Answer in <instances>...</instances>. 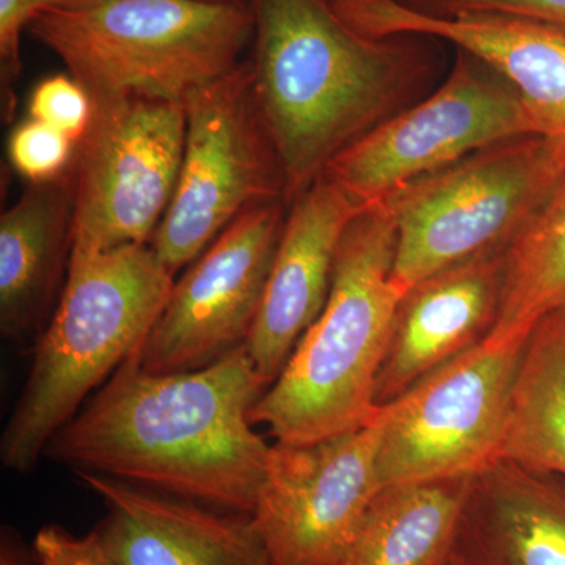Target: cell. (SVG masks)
I'll return each mask as SVG.
<instances>
[{"instance_id":"cell-26","label":"cell","mask_w":565,"mask_h":565,"mask_svg":"<svg viewBox=\"0 0 565 565\" xmlns=\"http://www.w3.org/2000/svg\"><path fill=\"white\" fill-rule=\"evenodd\" d=\"M462 14H503L539 22L565 39V0H452Z\"/></svg>"},{"instance_id":"cell-10","label":"cell","mask_w":565,"mask_h":565,"mask_svg":"<svg viewBox=\"0 0 565 565\" xmlns=\"http://www.w3.org/2000/svg\"><path fill=\"white\" fill-rule=\"evenodd\" d=\"M526 341H481L385 405L381 487L473 478L500 455Z\"/></svg>"},{"instance_id":"cell-14","label":"cell","mask_w":565,"mask_h":565,"mask_svg":"<svg viewBox=\"0 0 565 565\" xmlns=\"http://www.w3.org/2000/svg\"><path fill=\"white\" fill-rule=\"evenodd\" d=\"M364 207L326 174L289 204L262 308L245 344L267 388L326 307L338 247Z\"/></svg>"},{"instance_id":"cell-18","label":"cell","mask_w":565,"mask_h":565,"mask_svg":"<svg viewBox=\"0 0 565 565\" xmlns=\"http://www.w3.org/2000/svg\"><path fill=\"white\" fill-rule=\"evenodd\" d=\"M73 255V191L68 173L29 182L0 217V330L35 345L61 300Z\"/></svg>"},{"instance_id":"cell-27","label":"cell","mask_w":565,"mask_h":565,"mask_svg":"<svg viewBox=\"0 0 565 565\" xmlns=\"http://www.w3.org/2000/svg\"><path fill=\"white\" fill-rule=\"evenodd\" d=\"M0 565H29L20 542L7 531H3L0 542Z\"/></svg>"},{"instance_id":"cell-30","label":"cell","mask_w":565,"mask_h":565,"mask_svg":"<svg viewBox=\"0 0 565 565\" xmlns=\"http://www.w3.org/2000/svg\"><path fill=\"white\" fill-rule=\"evenodd\" d=\"M445 565H459V564H457L456 561L452 559V557H451V559H449L448 563H446Z\"/></svg>"},{"instance_id":"cell-9","label":"cell","mask_w":565,"mask_h":565,"mask_svg":"<svg viewBox=\"0 0 565 565\" xmlns=\"http://www.w3.org/2000/svg\"><path fill=\"white\" fill-rule=\"evenodd\" d=\"M526 134H537V125L514 85L456 47L440 88L345 148L323 174L373 206L475 151Z\"/></svg>"},{"instance_id":"cell-24","label":"cell","mask_w":565,"mask_h":565,"mask_svg":"<svg viewBox=\"0 0 565 565\" xmlns=\"http://www.w3.org/2000/svg\"><path fill=\"white\" fill-rule=\"evenodd\" d=\"M46 9L44 0H0V81L2 111L11 120L17 109L14 84L21 76V35L33 18Z\"/></svg>"},{"instance_id":"cell-11","label":"cell","mask_w":565,"mask_h":565,"mask_svg":"<svg viewBox=\"0 0 565 565\" xmlns=\"http://www.w3.org/2000/svg\"><path fill=\"white\" fill-rule=\"evenodd\" d=\"M384 408L360 429L308 445L270 446L255 511L269 565H341L379 481Z\"/></svg>"},{"instance_id":"cell-16","label":"cell","mask_w":565,"mask_h":565,"mask_svg":"<svg viewBox=\"0 0 565 565\" xmlns=\"http://www.w3.org/2000/svg\"><path fill=\"white\" fill-rule=\"evenodd\" d=\"M76 475L106 505L95 531L117 565H269L250 514Z\"/></svg>"},{"instance_id":"cell-29","label":"cell","mask_w":565,"mask_h":565,"mask_svg":"<svg viewBox=\"0 0 565 565\" xmlns=\"http://www.w3.org/2000/svg\"><path fill=\"white\" fill-rule=\"evenodd\" d=\"M555 313H557V318H559L561 329H563L564 341H565V308H563V310L555 311Z\"/></svg>"},{"instance_id":"cell-13","label":"cell","mask_w":565,"mask_h":565,"mask_svg":"<svg viewBox=\"0 0 565 565\" xmlns=\"http://www.w3.org/2000/svg\"><path fill=\"white\" fill-rule=\"evenodd\" d=\"M353 31L371 39L424 35L481 58L522 95L565 174V39L539 22L503 14L434 18L396 0H332Z\"/></svg>"},{"instance_id":"cell-20","label":"cell","mask_w":565,"mask_h":565,"mask_svg":"<svg viewBox=\"0 0 565 565\" xmlns=\"http://www.w3.org/2000/svg\"><path fill=\"white\" fill-rule=\"evenodd\" d=\"M498 459L565 479V341L557 313L527 338Z\"/></svg>"},{"instance_id":"cell-8","label":"cell","mask_w":565,"mask_h":565,"mask_svg":"<svg viewBox=\"0 0 565 565\" xmlns=\"http://www.w3.org/2000/svg\"><path fill=\"white\" fill-rule=\"evenodd\" d=\"M184 107L180 177L151 241L173 277L243 212L285 203L280 166L253 99L250 63L192 93Z\"/></svg>"},{"instance_id":"cell-15","label":"cell","mask_w":565,"mask_h":565,"mask_svg":"<svg viewBox=\"0 0 565 565\" xmlns=\"http://www.w3.org/2000/svg\"><path fill=\"white\" fill-rule=\"evenodd\" d=\"M504 270L505 247H498L446 267L404 294L375 384L377 407L489 337L500 313Z\"/></svg>"},{"instance_id":"cell-19","label":"cell","mask_w":565,"mask_h":565,"mask_svg":"<svg viewBox=\"0 0 565 565\" xmlns=\"http://www.w3.org/2000/svg\"><path fill=\"white\" fill-rule=\"evenodd\" d=\"M470 484L448 478L382 487L341 565H445Z\"/></svg>"},{"instance_id":"cell-7","label":"cell","mask_w":565,"mask_h":565,"mask_svg":"<svg viewBox=\"0 0 565 565\" xmlns=\"http://www.w3.org/2000/svg\"><path fill=\"white\" fill-rule=\"evenodd\" d=\"M93 103L68 170L73 255L151 245L180 177L184 104L137 95Z\"/></svg>"},{"instance_id":"cell-28","label":"cell","mask_w":565,"mask_h":565,"mask_svg":"<svg viewBox=\"0 0 565 565\" xmlns=\"http://www.w3.org/2000/svg\"><path fill=\"white\" fill-rule=\"evenodd\" d=\"M92 2V0H44L46 7H71L81 6V3ZM207 2L222 3H245V0H207Z\"/></svg>"},{"instance_id":"cell-4","label":"cell","mask_w":565,"mask_h":565,"mask_svg":"<svg viewBox=\"0 0 565 565\" xmlns=\"http://www.w3.org/2000/svg\"><path fill=\"white\" fill-rule=\"evenodd\" d=\"M174 277L151 245L71 255L61 300L39 341L0 459L29 473L58 430L140 351L169 299Z\"/></svg>"},{"instance_id":"cell-17","label":"cell","mask_w":565,"mask_h":565,"mask_svg":"<svg viewBox=\"0 0 565 565\" xmlns=\"http://www.w3.org/2000/svg\"><path fill=\"white\" fill-rule=\"evenodd\" d=\"M452 559L565 565V479L498 459L471 478Z\"/></svg>"},{"instance_id":"cell-5","label":"cell","mask_w":565,"mask_h":565,"mask_svg":"<svg viewBox=\"0 0 565 565\" xmlns=\"http://www.w3.org/2000/svg\"><path fill=\"white\" fill-rule=\"evenodd\" d=\"M29 31L93 99L188 102L234 73L255 32L252 3L92 0L46 7Z\"/></svg>"},{"instance_id":"cell-1","label":"cell","mask_w":565,"mask_h":565,"mask_svg":"<svg viewBox=\"0 0 565 565\" xmlns=\"http://www.w3.org/2000/svg\"><path fill=\"white\" fill-rule=\"evenodd\" d=\"M266 390L245 345L177 374L148 373L137 351L51 438L44 456L74 473L252 515L273 446L250 423Z\"/></svg>"},{"instance_id":"cell-22","label":"cell","mask_w":565,"mask_h":565,"mask_svg":"<svg viewBox=\"0 0 565 565\" xmlns=\"http://www.w3.org/2000/svg\"><path fill=\"white\" fill-rule=\"evenodd\" d=\"M7 151L13 169L35 184L65 177L76 143L57 129L29 117L11 131Z\"/></svg>"},{"instance_id":"cell-21","label":"cell","mask_w":565,"mask_h":565,"mask_svg":"<svg viewBox=\"0 0 565 565\" xmlns=\"http://www.w3.org/2000/svg\"><path fill=\"white\" fill-rule=\"evenodd\" d=\"M565 308V180L505 247L500 313L490 343L526 341L545 316Z\"/></svg>"},{"instance_id":"cell-23","label":"cell","mask_w":565,"mask_h":565,"mask_svg":"<svg viewBox=\"0 0 565 565\" xmlns=\"http://www.w3.org/2000/svg\"><path fill=\"white\" fill-rule=\"evenodd\" d=\"M95 103L73 76L46 77L33 88L29 117L57 129L74 143L90 128Z\"/></svg>"},{"instance_id":"cell-25","label":"cell","mask_w":565,"mask_h":565,"mask_svg":"<svg viewBox=\"0 0 565 565\" xmlns=\"http://www.w3.org/2000/svg\"><path fill=\"white\" fill-rule=\"evenodd\" d=\"M33 556L39 565H117L95 530L77 537L58 525L41 527L33 539Z\"/></svg>"},{"instance_id":"cell-3","label":"cell","mask_w":565,"mask_h":565,"mask_svg":"<svg viewBox=\"0 0 565 565\" xmlns=\"http://www.w3.org/2000/svg\"><path fill=\"white\" fill-rule=\"evenodd\" d=\"M396 223L385 202L343 234L326 307L281 374L253 405L277 444L308 445L374 422L375 384L404 291L392 280Z\"/></svg>"},{"instance_id":"cell-6","label":"cell","mask_w":565,"mask_h":565,"mask_svg":"<svg viewBox=\"0 0 565 565\" xmlns=\"http://www.w3.org/2000/svg\"><path fill=\"white\" fill-rule=\"evenodd\" d=\"M565 174L537 134L475 151L385 200L396 223L392 280L416 282L471 256L508 247Z\"/></svg>"},{"instance_id":"cell-2","label":"cell","mask_w":565,"mask_h":565,"mask_svg":"<svg viewBox=\"0 0 565 565\" xmlns=\"http://www.w3.org/2000/svg\"><path fill=\"white\" fill-rule=\"evenodd\" d=\"M252 92L289 206L345 148L415 104L437 68L435 39H371L332 0H252Z\"/></svg>"},{"instance_id":"cell-12","label":"cell","mask_w":565,"mask_h":565,"mask_svg":"<svg viewBox=\"0 0 565 565\" xmlns=\"http://www.w3.org/2000/svg\"><path fill=\"white\" fill-rule=\"evenodd\" d=\"M286 203L243 212L174 280L139 351L152 374L189 373L247 344L286 221Z\"/></svg>"}]
</instances>
